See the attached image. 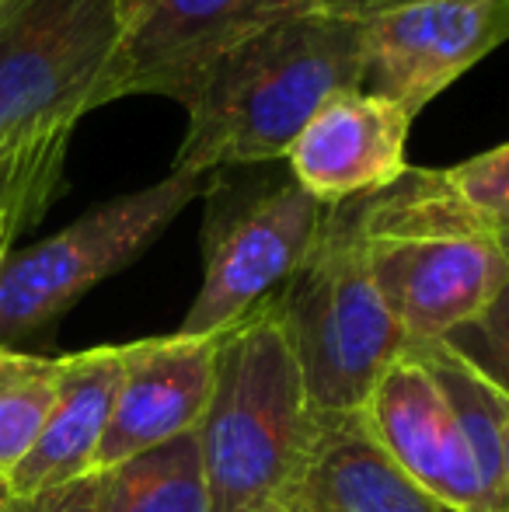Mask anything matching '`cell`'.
<instances>
[{
	"label": "cell",
	"mask_w": 509,
	"mask_h": 512,
	"mask_svg": "<svg viewBox=\"0 0 509 512\" xmlns=\"http://www.w3.org/2000/svg\"><path fill=\"white\" fill-rule=\"evenodd\" d=\"M412 352L422 359L440 391L447 394L461 432L475 453L478 474H482L489 509L499 512L503 495V446H506V422H509V398L496 384L482 377L468 359H461L447 342H412Z\"/></svg>",
	"instance_id": "15"
},
{
	"label": "cell",
	"mask_w": 509,
	"mask_h": 512,
	"mask_svg": "<svg viewBox=\"0 0 509 512\" xmlns=\"http://www.w3.org/2000/svg\"><path fill=\"white\" fill-rule=\"evenodd\" d=\"M126 366V345H98L63 359L56 401L35 446L4 478L7 492L25 499L95 474L98 446L109 429Z\"/></svg>",
	"instance_id": "13"
},
{
	"label": "cell",
	"mask_w": 509,
	"mask_h": 512,
	"mask_svg": "<svg viewBox=\"0 0 509 512\" xmlns=\"http://www.w3.org/2000/svg\"><path fill=\"white\" fill-rule=\"evenodd\" d=\"M119 0H7L0 11V216L11 241L63 196L77 122L102 108Z\"/></svg>",
	"instance_id": "1"
},
{
	"label": "cell",
	"mask_w": 509,
	"mask_h": 512,
	"mask_svg": "<svg viewBox=\"0 0 509 512\" xmlns=\"http://www.w3.org/2000/svg\"><path fill=\"white\" fill-rule=\"evenodd\" d=\"M4 512H102V471L39 495H11Z\"/></svg>",
	"instance_id": "20"
},
{
	"label": "cell",
	"mask_w": 509,
	"mask_h": 512,
	"mask_svg": "<svg viewBox=\"0 0 509 512\" xmlns=\"http://www.w3.org/2000/svg\"><path fill=\"white\" fill-rule=\"evenodd\" d=\"M356 415L387 460L436 502L454 512H492L461 422L412 345Z\"/></svg>",
	"instance_id": "10"
},
{
	"label": "cell",
	"mask_w": 509,
	"mask_h": 512,
	"mask_svg": "<svg viewBox=\"0 0 509 512\" xmlns=\"http://www.w3.org/2000/svg\"><path fill=\"white\" fill-rule=\"evenodd\" d=\"M63 359L25 356L0 345V481L35 446L56 401Z\"/></svg>",
	"instance_id": "17"
},
{
	"label": "cell",
	"mask_w": 509,
	"mask_h": 512,
	"mask_svg": "<svg viewBox=\"0 0 509 512\" xmlns=\"http://www.w3.org/2000/svg\"><path fill=\"white\" fill-rule=\"evenodd\" d=\"M412 115L356 88L318 108L286 150L293 178L318 203L339 206L394 185L408 164Z\"/></svg>",
	"instance_id": "12"
},
{
	"label": "cell",
	"mask_w": 509,
	"mask_h": 512,
	"mask_svg": "<svg viewBox=\"0 0 509 512\" xmlns=\"http://www.w3.org/2000/svg\"><path fill=\"white\" fill-rule=\"evenodd\" d=\"M196 432L210 512H293L321 415L272 300L220 331L213 394Z\"/></svg>",
	"instance_id": "4"
},
{
	"label": "cell",
	"mask_w": 509,
	"mask_h": 512,
	"mask_svg": "<svg viewBox=\"0 0 509 512\" xmlns=\"http://www.w3.org/2000/svg\"><path fill=\"white\" fill-rule=\"evenodd\" d=\"M325 4L346 14H370V11H387V7L415 4V0H325Z\"/></svg>",
	"instance_id": "21"
},
{
	"label": "cell",
	"mask_w": 509,
	"mask_h": 512,
	"mask_svg": "<svg viewBox=\"0 0 509 512\" xmlns=\"http://www.w3.org/2000/svg\"><path fill=\"white\" fill-rule=\"evenodd\" d=\"M7 499H11V492H7V485H4V481H0V512L7 509Z\"/></svg>",
	"instance_id": "25"
},
{
	"label": "cell",
	"mask_w": 509,
	"mask_h": 512,
	"mask_svg": "<svg viewBox=\"0 0 509 512\" xmlns=\"http://www.w3.org/2000/svg\"><path fill=\"white\" fill-rule=\"evenodd\" d=\"M367 272L408 342H440L509 286V241L450 182L408 168L356 199Z\"/></svg>",
	"instance_id": "3"
},
{
	"label": "cell",
	"mask_w": 509,
	"mask_h": 512,
	"mask_svg": "<svg viewBox=\"0 0 509 512\" xmlns=\"http://www.w3.org/2000/svg\"><path fill=\"white\" fill-rule=\"evenodd\" d=\"M210 175L171 168L161 182L88 209L0 269V345L63 317L88 290L133 265L206 192Z\"/></svg>",
	"instance_id": "7"
},
{
	"label": "cell",
	"mask_w": 509,
	"mask_h": 512,
	"mask_svg": "<svg viewBox=\"0 0 509 512\" xmlns=\"http://www.w3.org/2000/svg\"><path fill=\"white\" fill-rule=\"evenodd\" d=\"M102 512H210L199 432L102 471Z\"/></svg>",
	"instance_id": "16"
},
{
	"label": "cell",
	"mask_w": 509,
	"mask_h": 512,
	"mask_svg": "<svg viewBox=\"0 0 509 512\" xmlns=\"http://www.w3.org/2000/svg\"><path fill=\"white\" fill-rule=\"evenodd\" d=\"M443 342L509 398V286L475 321L450 331Z\"/></svg>",
	"instance_id": "18"
},
{
	"label": "cell",
	"mask_w": 509,
	"mask_h": 512,
	"mask_svg": "<svg viewBox=\"0 0 509 512\" xmlns=\"http://www.w3.org/2000/svg\"><path fill=\"white\" fill-rule=\"evenodd\" d=\"M4 7H7V0H0V11H4Z\"/></svg>",
	"instance_id": "26"
},
{
	"label": "cell",
	"mask_w": 509,
	"mask_h": 512,
	"mask_svg": "<svg viewBox=\"0 0 509 512\" xmlns=\"http://www.w3.org/2000/svg\"><path fill=\"white\" fill-rule=\"evenodd\" d=\"M307 398L318 415H356L405 356L408 335L384 307L363 262L356 199L328 206L318 241L272 297Z\"/></svg>",
	"instance_id": "5"
},
{
	"label": "cell",
	"mask_w": 509,
	"mask_h": 512,
	"mask_svg": "<svg viewBox=\"0 0 509 512\" xmlns=\"http://www.w3.org/2000/svg\"><path fill=\"white\" fill-rule=\"evenodd\" d=\"M318 7L325 0H150L123 25L102 105L129 95H164L189 108L234 49Z\"/></svg>",
	"instance_id": "8"
},
{
	"label": "cell",
	"mask_w": 509,
	"mask_h": 512,
	"mask_svg": "<svg viewBox=\"0 0 509 512\" xmlns=\"http://www.w3.org/2000/svg\"><path fill=\"white\" fill-rule=\"evenodd\" d=\"M220 335H161L126 345V366L95 471L199 429L217 377Z\"/></svg>",
	"instance_id": "11"
},
{
	"label": "cell",
	"mask_w": 509,
	"mask_h": 512,
	"mask_svg": "<svg viewBox=\"0 0 509 512\" xmlns=\"http://www.w3.org/2000/svg\"><path fill=\"white\" fill-rule=\"evenodd\" d=\"M293 512H454L422 492L370 439L360 415H321Z\"/></svg>",
	"instance_id": "14"
},
{
	"label": "cell",
	"mask_w": 509,
	"mask_h": 512,
	"mask_svg": "<svg viewBox=\"0 0 509 512\" xmlns=\"http://www.w3.org/2000/svg\"><path fill=\"white\" fill-rule=\"evenodd\" d=\"M360 18V88L412 119L509 39V0H415Z\"/></svg>",
	"instance_id": "9"
},
{
	"label": "cell",
	"mask_w": 509,
	"mask_h": 512,
	"mask_svg": "<svg viewBox=\"0 0 509 512\" xmlns=\"http://www.w3.org/2000/svg\"><path fill=\"white\" fill-rule=\"evenodd\" d=\"M203 203V283L182 335H220L269 304L304 265L328 213L286 157L210 171Z\"/></svg>",
	"instance_id": "6"
},
{
	"label": "cell",
	"mask_w": 509,
	"mask_h": 512,
	"mask_svg": "<svg viewBox=\"0 0 509 512\" xmlns=\"http://www.w3.org/2000/svg\"><path fill=\"white\" fill-rule=\"evenodd\" d=\"M499 512H509V422H506V446H503V495H499Z\"/></svg>",
	"instance_id": "22"
},
{
	"label": "cell",
	"mask_w": 509,
	"mask_h": 512,
	"mask_svg": "<svg viewBox=\"0 0 509 512\" xmlns=\"http://www.w3.org/2000/svg\"><path fill=\"white\" fill-rule=\"evenodd\" d=\"M147 4H150V0H119V14H123V25H126V21H133L136 14H140Z\"/></svg>",
	"instance_id": "23"
},
{
	"label": "cell",
	"mask_w": 509,
	"mask_h": 512,
	"mask_svg": "<svg viewBox=\"0 0 509 512\" xmlns=\"http://www.w3.org/2000/svg\"><path fill=\"white\" fill-rule=\"evenodd\" d=\"M7 248H11V234H7V223H4V216H0V269H4Z\"/></svg>",
	"instance_id": "24"
},
{
	"label": "cell",
	"mask_w": 509,
	"mask_h": 512,
	"mask_svg": "<svg viewBox=\"0 0 509 512\" xmlns=\"http://www.w3.org/2000/svg\"><path fill=\"white\" fill-rule=\"evenodd\" d=\"M450 182L464 199L492 223L503 237H509V143L492 147L485 154L447 168Z\"/></svg>",
	"instance_id": "19"
},
{
	"label": "cell",
	"mask_w": 509,
	"mask_h": 512,
	"mask_svg": "<svg viewBox=\"0 0 509 512\" xmlns=\"http://www.w3.org/2000/svg\"><path fill=\"white\" fill-rule=\"evenodd\" d=\"M363 18L318 7L234 49L189 105L175 171L283 161L300 129L335 95L360 88Z\"/></svg>",
	"instance_id": "2"
}]
</instances>
